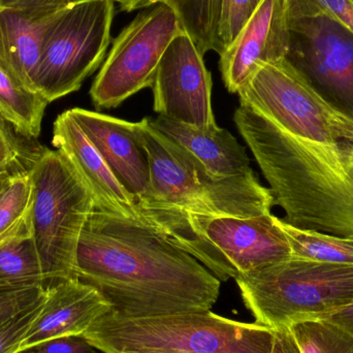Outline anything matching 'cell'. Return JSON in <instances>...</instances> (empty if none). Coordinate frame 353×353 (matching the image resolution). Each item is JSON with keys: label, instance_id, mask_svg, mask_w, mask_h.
<instances>
[{"label": "cell", "instance_id": "cell-1", "mask_svg": "<svg viewBox=\"0 0 353 353\" xmlns=\"http://www.w3.org/2000/svg\"><path fill=\"white\" fill-rule=\"evenodd\" d=\"M76 278L126 317L208 312L220 280L138 218L94 208L79 241Z\"/></svg>", "mask_w": 353, "mask_h": 353}, {"label": "cell", "instance_id": "cell-2", "mask_svg": "<svg viewBox=\"0 0 353 353\" xmlns=\"http://www.w3.org/2000/svg\"><path fill=\"white\" fill-rule=\"evenodd\" d=\"M234 121L254 155L283 220L353 239V141L315 144L280 130L240 105Z\"/></svg>", "mask_w": 353, "mask_h": 353}, {"label": "cell", "instance_id": "cell-3", "mask_svg": "<svg viewBox=\"0 0 353 353\" xmlns=\"http://www.w3.org/2000/svg\"><path fill=\"white\" fill-rule=\"evenodd\" d=\"M150 167L152 196L137 209L176 210L203 215L259 217L272 213L273 195L255 174L218 178L188 151L144 118L134 123Z\"/></svg>", "mask_w": 353, "mask_h": 353}, {"label": "cell", "instance_id": "cell-4", "mask_svg": "<svg viewBox=\"0 0 353 353\" xmlns=\"http://www.w3.org/2000/svg\"><path fill=\"white\" fill-rule=\"evenodd\" d=\"M139 211L141 220L197 259L220 281L292 257L288 238L272 213L243 218L165 209Z\"/></svg>", "mask_w": 353, "mask_h": 353}, {"label": "cell", "instance_id": "cell-5", "mask_svg": "<svg viewBox=\"0 0 353 353\" xmlns=\"http://www.w3.org/2000/svg\"><path fill=\"white\" fill-rule=\"evenodd\" d=\"M103 353H271L274 331L208 312L126 317L110 311L83 334Z\"/></svg>", "mask_w": 353, "mask_h": 353}, {"label": "cell", "instance_id": "cell-6", "mask_svg": "<svg viewBox=\"0 0 353 353\" xmlns=\"http://www.w3.org/2000/svg\"><path fill=\"white\" fill-rule=\"evenodd\" d=\"M246 308L259 325L282 329L353 303V265L290 257L239 276Z\"/></svg>", "mask_w": 353, "mask_h": 353}, {"label": "cell", "instance_id": "cell-7", "mask_svg": "<svg viewBox=\"0 0 353 353\" xmlns=\"http://www.w3.org/2000/svg\"><path fill=\"white\" fill-rule=\"evenodd\" d=\"M29 174L32 184L31 238L47 290L76 278L79 241L95 203L82 179L59 151L39 153Z\"/></svg>", "mask_w": 353, "mask_h": 353}, {"label": "cell", "instance_id": "cell-8", "mask_svg": "<svg viewBox=\"0 0 353 353\" xmlns=\"http://www.w3.org/2000/svg\"><path fill=\"white\" fill-rule=\"evenodd\" d=\"M113 0H90L60 10L48 31L34 89L49 103L78 91L105 59L111 43Z\"/></svg>", "mask_w": 353, "mask_h": 353}, {"label": "cell", "instance_id": "cell-9", "mask_svg": "<svg viewBox=\"0 0 353 353\" xmlns=\"http://www.w3.org/2000/svg\"><path fill=\"white\" fill-rule=\"evenodd\" d=\"M290 136L315 144L353 141V120L329 105L286 59L261 64L238 92Z\"/></svg>", "mask_w": 353, "mask_h": 353}, {"label": "cell", "instance_id": "cell-10", "mask_svg": "<svg viewBox=\"0 0 353 353\" xmlns=\"http://www.w3.org/2000/svg\"><path fill=\"white\" fill-rule=\"evenodd\" d=\"M182 30L169 4L143 8L114 39L90 89L93 105L113 109L143 89L152 88L165 50Z\"/></svg>", "mask_w": 353, "mask_h": 353}, {"label": "cell", "instance_id": "cell-11", "mask_svg": "<svg viewBox=\"0 0 353 353\" xmlns=\"http://www.w3.org/2000/svg\"><path fill=\"white\" fill-rule=\"evenodd\" d=\"M285 59L334 109L353 120V31L332 17L288 22Z\"/></svg>", "mask_w": 353, "mask_h": 353}, {"label": "cell", "instance_id": "cell-12", "mask_svg": "<svg viewBox=\"0 0 353 353\" xmlns=\"http://www.w3.org/2000/svg\"><path fill=\"white\" fill-rule=\"evenodd\" d=\"M212 77L203 55L184 30L165 50L153 83L154 111L159 116L201 130L216 128Z\"/></svg>", "mask_w": 353, "mask_h": 353}, {"label": "cell", "instance_id": "cell-13", "mask_svg": "<svg viewBox=\"0 0 353 353\" xmlns=\"http://www.w3.org/2000/svg\"><path fill=\"white\" fill-rule=\"evenodd\" d=\"M290 30L282 0H261L234 41L219 54L228 92L238 94L261 64L285 59Z\"/></svg>", "mask_w": 353, "mask_h": 353}, {"label": "cell", "instance_id": "cell-14", "mask_svg": "<svg viewBox=\"0 0 353 353\" xmlns=\"http://www.w3.org/2000/svg\"><path fill=\"white\" fill-rule=\"evenodd\" d=\"M68 111L120 184L134 197L137 207L148 201L152 196L150 167L134 123L80 108Z\"/></svg>", "mask_w": 353, "mask_h": 353}, {"label": "cell", "instance_id": "cell-15", "mask_svg": "<svg viewBox=\"0 0 353 353\" xmlns=\"http://www.w3.org/2000/svg\"><path fill=\"white\" fill-rule=\"evenodd\" d=\"M52 144L82 179L97 209L139 219L134 197L120 184L68 111L60 114L54 122Z\"/></svg>", "mask_w": 353, "mask_h": 353}, {"label": "cell", "instance_id": "cell-16", "mask_svg": "<svg viewBox=\"0 0 353 353\" xmlns=\"http://www.w3.org/2000/svg\"><path fill=\"white\" fill-rule=\"evenodd\" d=\"M46 292L43 308L20 350L54 338L83 335L99 317L112 311L111 305L97 288L78 278L58 282Z\"/></svg>", "mask_w": 353, "mask_h": 353}, {"label": "cell", "instance_id": "cell-17", "mask_svg": "<svg viewBox=\"0 0 353 353\" xmlns=\"http://www.w3.org/2000/svg\"><path fill=\"white\" fill-rule=\"evenodd\" d=\"M61 10L0 6V64L31 90L35 91V72L48 31Z\"/></svg>", "mask_w": 353, "mask_h": 353}, {"label": "cell", "instance_id": "cell-18", "mask_svg": "<svg viewBox=\"0 0 353 353\" xmlns=\"http://www.w3.org/2000/svg\"><path fill=\"white\" fill-rule=\"evenodd\" d=\"M151 125L180 145L218 178L253 175L244 147L228 130L219 126L201 130L159 116Z\"/></svg>", "mask_w": 353, "mask_h": 353}, {"label": "cell", "instance_id": "cell-19", "mask_svg": "<svg viewBox=\"0 0 353 353\" xmlns=\"http://www.w3.org/2000/svg\"><path fill=\"white\" fill-rule=\"evenodd\" d=\"M49 101L25 87L0 64V115L25 138H37Z\"/></svg>", "mask_w": 353, "mask_h": 353}, {"label": "cell", "instance_id": "cell-20", "mask_svg": "<svg viewBox=\"0 0 353 353\" xmlns=\"http://www.w3.org/2000/svg\"><path fill=\"white\" fill-rule=\"evenodd\" d=\"M292 249V256L321 263L353 265V239L296 228L276 216Z\"/></svg>", "mask_w": 353, "mask_h": 353}, {"label": "cell", "instance_id": "cell-21", "mask_svg": "<svg viewBox=\"0 0 353 353\" xmlns=\"http://www.w3.org/2000/svg\"><path fill=\"white\" fill-rule=\"evenodd\" d=\"M32 184L29 170L12 175L0 195V245L31 236Z\"/></svg>", "mask_w": 353, "mask_h": 353}, {"label": "cell", "instance_id": "cell-22", "mask_svg": "<svg viewBox=\"0 0 353 353\" xmlns=\"http://www.w3.org/2000/svg\"><path fill=\"white\" fill-rule=\"evenodd\" d=\"M178 16L181 26L193 39L203 55L220 54L219 28L221 0H165Z\"/></svg>", "mask_w": 353, "mask_h": 353}, {"label": "cell", "instance_id": "cell-23", "mask_svg": "<svg viewBox=\"0 0 353 353\" xmlns=\"http://www.w3.org/2000/svg\"><path fill=\"white\" fill-rule=\"evenodd\" d=\"M0 284L46 288L41 261L31 236L0 245Z\"/></svg>", "mask_w": 353, "mask_h": 353}, {"label": "cell", "instance_id": "cell-24", "mask_svg": "<svg viewBox=\"0 0 353 353\" xmlns=\"http://www.w3.org/2000/svg\"><path fill=\"white\" fill-rule=\"evenodd\" d=\"M301 353H353V336L339 325L313 319L288 325Z\"/></svg>", "mask_w": 353, "mask_h": 353}, {"label": "cell", "instance_id": "cell-25", "mask_svg": "<svg viewBox=\"0 0 353 353\" xmlns=\"http://www.w3.org/2000/svg\"><path fill=\"white\" fill-rule=\"evenodd\" d=\"M286 22L308 17H332L353 31V0H282Z\"/></svg>", "mask_w": 353, "mask_h": 353}, {"label": "cell", "instance_id": "cell-26", "mask_svg": "<svg viewBox=\"0 0 353 353\" xmlns=\"http://www.w3.org/2000/svg\"><path fill=\"white\" fill-rule=\"evenodd\" d=\"M261 1V0H221L218 28L221 52L234 41L239 31L256 10Z\"/></svg>", "mask_w": 353, "mask_h": 353}, {"label": "cell", "instance_id": "cell-27", "mask_svg": "<svg viewBox=\"0 0 353 353\" xmlns=\"http://www.w3.org/2000/svg\"><path fill=\"white\" fill-rule=\"evenodd\" d=\"M43 286H14L0 284V327L12 317L45 298Z\"/></svg>", "mask_w": 353, "mask_h": 353}, {"label": "cell", "instance_id": "cell-28", "mask_svg": "<svg viewBox=\"0 0 353 353\" xmlns=\"http://www.w3.org/2000/svg\"><path fill=\"white\" fill-rule=\"evenodd\" d=\"M47 292L45 298L0 327V353H16L20 350L25 336L43 308Z\"/></svg>", "mask_w": 353, "mask_h": 353}, {"label": "cell", "instance_id": "cell-29", "mask_svg": "<svg viewBox=\"0 0 353 353\" xmlns=\"http://www.w3.org/2000/svg\"><path fill=\"white\" fill-rule=\"evenodd\" d=\"M14 126L0 115V174L17 173L20 159L24 157L22 145L17 138Z\"/></svg>", "mask_w": 353, "mask_h": 353}, {"label": "cell", "instance_id": "cell-30", "mask_svg": "<svg viewBox=\"0 0 353 353\" xmlns=\"http://www.w3.org/2000/svg\"><path fill=\"white\" fill-rule=\"evenodd\" d=\"M27 353H103L83 335L54 338L20 350Z\"/></svg>", "mask_w": 353, "mask_h": 353}, {"label": "cell", "instance_id": "cell-31", "mask_svg": "<svg viewBox=\"0 0 353 353\" xmlns=\"http://www.w3.org/2000/svg\"><path fill=\"white\" fill-rule=\"evenodd\" d=\"M90 0H0V6L27 8H63Z\"/></svg>", "mask_w": 353, "mask_h": 353}, {"label": "cell", "instance_id": "cell-32", "mask_svg": "<svg viewBox=\"0 0 353 353\" xmlns=\"http://www.w3.org/2000/svg\"><path fill=\"white\" fill-rule=\"evenodd\" d=\"M274 341L271 353H301L288 327L273 330Z\"/></svg>", "mask_w": 353, "mask_h": 353}, {"label": "cell", "instance_id": "cell-33", "mask_svg": "<svg viewBox=\"0 0 353 353\" xmlns=\"http://www.w3.org/2000/svg\"><path fill=\"white\" fill-rule=\"evenodd\" d=\"M321 319H325L339 325L353 336V303L350 306L344 307L340 310L321 317Z\"/></svg>", "mask_w": 353, "mask_h": 353}, {"label": "cell", "instance_id": "cell-34", "mask_svg": "<svg viewBox=\"0 0 353 353\" xmlns=\"http://www.w3.org/2000/svg\"><path fill=\"white\" fill-rule=\"evenodd\" d=\"M113 1L117 2L122 10L130 12L140 10V8L155 6V4L161 3L165 0H113Z\"/></svg>", "mask_w": 353, "mask_h": 353}, {"label": "cell", "instance_id": "cell-35", "mask_svg": "<svg viewBox=\"0 0 353 353\" xmlns=\"http://www.w3.org/2000/svg\"><path fill=\"white\" fill-rule=\"evenodd\" d=\"M14 173H2L0 174V195L4 192L10 184V178Z\"/></svg>", "mask_w": 353, "mask_h": 353}, {"label": "cell", "instance_id": "cell-36", "mask_svg": "<svg viewBox=\"0 0 353 353\" xmlns=\"http://www.w3.org/2000/svg\"><path fill=\"white\" fill-rule=\"evenodd\" d=\"M16 353H27V352H16Z\"/></svg>", "mask_w": 353, "mask_h": 353}]
</instances>
